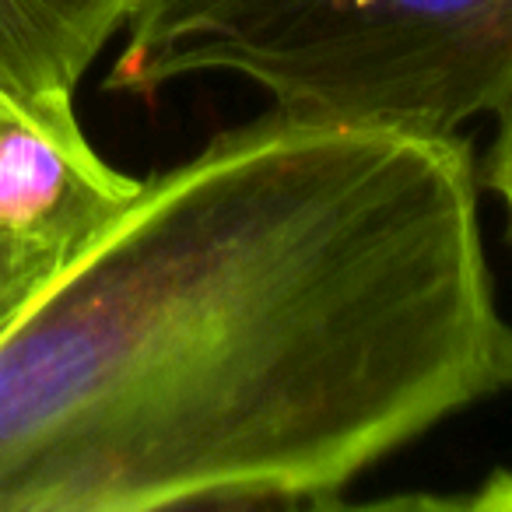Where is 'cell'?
I'll list each match as a JSON object with an SVG mask.
<instances>
[{
    "label": "cell",
    "mask_w": 512,
    "mask_h": 512,
    "mask_svg": "<svg viewBox=\"0 0 512 512\" xmlns=\"http://www.w3.org/2000/svg\"><path fill=\"white\" fill-rule=\"evenodd\" d=\"M193 74L292 120L453 137L512 99V0H137L109 92Z\"/></svg>",
    "instance_id": "2"
},
{
    "label": "cell",
    "mask_w": 512,
    "mask_h": 512,
    "mask_svg": "<svg viewBox=\"0 0 512 512\" xmlns=\"http://www.w3.org/2000/svg\"><path fill=\"white\" fill-rule=\"evenodd\" d=\"M411 505L425 509H470V512H512V474L498 470L491 474L474 495H453V498H418Z\"/></svg>",
    "instance_id": "6"
},
{
    "label": "cell",
    "mask_w": 512,
    "mask_h": 512,
    "mask_svg": "<svg viewBox=\"0 0 512 512\" xmlns=\"http://www.w3.org/2000/svg\"><path fill=\"white\" fill-rule=\"evenodd\" d=\"M509 390L467 137L267 109L0 327V512L341 509Z\"/></svg>",
    "instance_id": "1"
},
{
    "label": "cell",
    "mask_w": 512,
    "mask_h": 512,
    "mask_svg": "<svg viewBox=\"0 0 512 512\" xmlns=\"http://www.w3.org/2000/svg\"><path fill=\"white\" fill-rule=\"evenodd\" d=\"M495 116H498V130L488 151V165H484V183L502 200L505 235H509V246H512V99Z\"/></svg>",
    "instance_id": "5"
},
{
    "label": "cell",
    "mask_w": 512,
    "mask_h": 512,
    "mask_svg": "<svg viewBox=\"0 0 512 512\" xmlns=\"http://www.w3.org/2000/svg\"><path fill=\"white\" fill-rule=\"evenodd\" d=\"M134 8L137 0H0V106L64 144H92L74 95Z\"/></svg>",
    "instance_id": "4"
},
{
    "label": "cell",
    "mask_w": 512,
    "mask_h": 512,
    "mask_svg": "<svg viewBox=\"0 0 512 512\" xmlns=\"http://www.w3.org/2000/svg\"><path fill=\"white\" fill-rule=\"evenodd\" d=\"M141 179L0 106V327L134 200Z\"/></svg>",
    "instance_id": "3"
}]
</instances>
